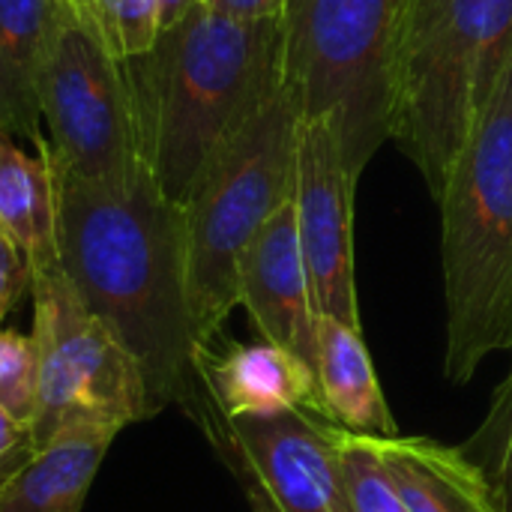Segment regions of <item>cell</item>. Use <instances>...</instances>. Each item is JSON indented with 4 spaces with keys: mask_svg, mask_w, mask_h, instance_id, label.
Instances as JSON below:
<instances>
[{
    "mask_svg": "<svg viewBox=\"0 0 512 512\" xmlns=\"http://www.w3.org/2000/svg\"><path fill=\"white\" fill-rule=\"evenodd\" d=\"M51 171L69 285L135 360L153 417L183 405L198 420L204 390L186 282V210L144 162L114 180Z\"/></svg>",
    "mask_w": 512,
    "mask_h": 512,
    "instance_id": "6da1fadb",
    "label": "cell"
},
{
    "mask_svg": "<svg viewBox=\"0 0 512 512\" xmlns=\"http://www.w3.org/2000/svg\"><path fill=\"white\" fill-rule=\"evenodd\" d=\"M123 69L141 159L183 207L222 141L282 87V18L234 21L201 3Z\"/></svg>",
    "mask_w": 512,
    "mask_h": 512,
    "instance_id": "7a4b0ae2",
    "label": "cell"
},
{
    "mask_svg": "<svg viewBox=\"0 0 512 512\" xmlns=\"http://www.w3.org/2000/svg\"><path fill=\"white\" fill-rule=\"evenodd\" d=\"M447 300L444 375L468 384L512 354V57L438 195Z\"/></svg>",
    "mask_w": 512,
    "mask_h": 512,
    "instance_id": "3957f363",
    "label": "cell"
},
{
    "mask_svg": "<svg viewBox=\"0 0 512 512\" xmlns=\"http://www.w3.org/2000/svg\"><path fill=\"white\" fill-rule=\"evenodd\" d=\"M512 57V0H408L393 138L438 201Z\"/></svg>",
    "mask_w": 512,
    "mask_h": 512,
    "instance_id": "277c9868",
    "label": "cell"
},
{
    "mask_svg": "<svg viewBox=\"0 0 512 512\" xmlns=\"http://www.w3.org/2000/svg\"><path fill=\"white\" fill-rule=\"evenodd\" d=\"M300 114L285 84L252 111L204 165L186 210V282L201 351L240 306V258L261 225L291 201Z\"/></svg>",
    "mask_w": 512,
    "mask_h": 512,
    "instance_id": "5b68a950",
    "label": "cell"
},
{
    "mask_svg": "<svg viewBox=\"0 0 512 512\" xmlns=\"http://www.w3.org/2000/svg\"><path fill=\"white\" fill-rule=\"evenodd\" d=\"M408 0H288L282 84L300 120H330L354 180L393 138Z\"/></svg>",
    "mask_w": 512,
    "mask_h": 512,
    "instance_id": "8992f818",
    "label": "cell"
},
{
    "mask_svg": "<svg viewBox=\"0 0 512 512\" xmlns=\"http://www.w3.org/2000/svg\"><path fill=\"white\" fill-rule=\"evenodd\" d=\"M33 342L39 357V405L30 426V450L66 426H117L153 420V408L135 360L111 330L87 312L63 267L30 279Z\"/></svg>",
    "mask_w": 512,
    "mask_h": 512,
    "instance_id": "52a82bcc",
    "label": "cell"
},
{
    "mask_svg": "<svg viewBox=\"0 0 512 512\" xmlns=\"http://www.w3.org/2000/svg\"><path fill=\"white\" fill-rule=\"evenodd\" d=\"M39 108L54 168L81 180H114L144 162L123 60L78 18L72 3L42 69Z\"/></svg>",
    "mask_w": 512,
    "mask_h": 512,
    "instance_id": "ba28073f",
    "label": "cell"
},
{
    "mask_svg": "<svg viewBox=\"0 0 512 512\" xmlns=\"http://www.w3.org/2000/svg\"><path fill=\"white\" fill-rule=\"evenodd\" d=\"M201 426L234 465L252 512H354L339 465V426L327 417L294 408L210 417Z\"/></svg>",
    "mask_w": 512,
    "mask_h": 512,
    "instance_id": "9c48e42d",
    "label": "cell"
},
{
    "mask_svg": "<svg viewBox=\"0 0 512 512\" xmlns=\"http://www.w3.org/2000/svg\"><path fill=\"white\" fill-rule=\"evenodd\" d=\"M354 192L339 135L330 120H300L294 168V216L318 318L360 327L354 279Z\"/></svg>",
    "mask_w": 512,
    "mask_h": 512,
    "instance_id": "30bf717a",
    "label": "cell"
},
{
    "mask_svg": "<svg viewBox=\"0 0 512 512\" xmlns=\"http://www.w3.org/2000/svg\"><path fill=\"white\" fill-rule=\"evenodd\" d=\"M240 306L264 342L288 348L315 369L318 312L300 249L294 201L279 207L246 246L240 258Z\"/></svg>",
    "mask_w": 512,
    "mask_h": 512,
    "instance_id": "8fae6325",
    "label": "cell"
},
{
    "mask_svg": "<svg viewBox=\"0 0 512 512\" xmlns=\"http://www.w3.org/2000/svg\"><path fill=\"white\" fill-rule=\"evenodd\" d=\"M198 381L204 390V411L198 426L210 417H267L294 408L321 414L315 369L273 342L207 348L198 357ZM324 417V414H321Z\"/></svg>",
    "mask_w": 512,
    "mask_h": 512,
    "instance_id": "7c38bea8",
    "label": "cell"
},
{
    "mask_svg": "<svg viewBox=\"0 0 512 512\" xmlns=\"http://www.w3.org/2000/svg\"><path fill=\"white\" fill-rule=\"evenodd\" d=\"M117 426L78 423L27 450L0 474V512H81Z\"/></svg>",
    "mask_w": 512,
    "mask_h": 512,
    "instance_id": "4fadbf2b",
    "label": "cell"
},
{
    "mask_svg": "<svg viewBox=\"0 0 512 512\" xmlns=\"http://www.w3.org/2000/svg\"><path fill=\"white\" fill-rule=\"evenodd\" d=\"M69 0H0V132L36 144L42 135L39 81Z\"/></svg>",
    "mask_w": 512,
    "mask_h": 512,
    "instance_id": "5bb4252c",
    "label": "cell"
},
{
    "mask_svg": "<svg viewBox=\"0 0 512 512\" xmlns=\"http://www.w3.org/2000/svg\"><path fill=\"white\" fill-rule=\"evenodd\" d=\"M372 441L405 512H501L489 480L462 447L420 435Z\"/></svg>",
    "mask_w": 512,
    "mask_h": 512,
    "instance_id": "9a60e30c",
    "label": "cell"
},
{
    "mask_svg": "<svg viewBox=\"0 0 512 512\" xmlns=\"http://www.w3.org/2000/svg\"><path fill=\"white\" fill-rule=\"evenodd\" d=\"M315 381L321 414L330 423L369 438L399 435L372 354L363 342V330L336 318H318Z\"/></svg>",
    "mask_w": 512,
    "mask_h": 512,
    "instance_id": "2e32d148",
    "label": "cell"
},
{
    "mask_svg": "<svg viewBox=\"0 0 512 512\" xmlns=\"http://www.w3.org/2000/svg\"><path fill=\"white\" fill-rule=\"evenodd\" d=\"M0 231L24 255L33 276L60 264L57 183L45 144L30 156L6 132H0Z\"/></svg>",
    "mask_w": 512,
    "mask_h": 512,
    "instance_id": "e0dca14e",
    "label": "cell"
},
{
    "mask_svg": "<svg viewBox=\"0 0 512 512\" xmlns=\"http://www.w3.org/2000/svg\"><path fill=\"white\" fill-rule=\"evenodd\" d=\"M117 60L144 54L159 36V0H69Z\"/></svg>",
    "mask_w": 512,
    "mask_h": 512,
    "instance_id": "ac0fdd59",
    "label": "cell"
},
{
    "mask_svg": "<svg viewBox=\"0 0 512 512\" xmlns=\"http://www.w3.org/2000/svg\"><path fill=\"white\" fill-rule=\"evenodd\" d=\"M462 450L489 480L501 512H512V366L498 384L480 429L462 444Z\"/></svg>",
    "mask_w": 512,
    "mask_h": 512,
    "instance_id": "d6986e66",
    "label": "cell"
},
{
    "mask_svg": "<svg viewBox=\"0 0 512 512\" xmlns=\"http://www.w3.org/2000/svg\"><path fill=\"white\" fill-rule=\"evenodd\" d=\"M339 465L354 512H405V504L369 435H354L339 426Z\"/></svg>",
    "mask_w": 512,
    "mask_h": 512,
    "instance_id": "ffe728a7",
    "label": "cell"
},
{
    "mask_svg": "<svg viewBox=\"0 0 512 512\" xmlns=\"http://www.w3.org/2000/svg\"><path fill=\"white\" fill-rule=\"evenodd\" d=\"M39 405V357L33 336L0 327V408L30 435Z\"/></svg>",
    "mask_w": 512,
    "mask_h": 512,
    "instance_id": "44dd1931",
    "label": "cell"
},
{
    "mask_svg": "<svg viewBox=\"0 0 512 512\" xmlns=\"http://www.w3.org/2000/svg\"><path fill=\"white\" fill-rule=\"evenodd\" d=\"M30 279H33L30 264L15 249V243L0 231V324L6 312L21 300V294L30 291Z\"/></svg>",
    "mask_w": 512,
    "mask_h": 512,
    "instance_id": "7402d4cb",
    "label": "cell"
},
{
    "mask_svg": "<svg viewBox=\"0 0 512 512\" xmlns=\"http://www.w3.org/2000/svg\"><path fill=\"white\" fill-rule=\"evenodd\" d=\"M288 0H204L207 9L234 21H279Z\"/></svg>",
    "mask_w": 512,
    "mask_h": 512,
    "instance_id": "603a6c76",
    "label": "cell"
},
{
    "mask_svg": "<svg viewBox=\"0 0 512 512\" xmlns=\"http://www.w3.org/2000/svg\"><path fill=\"white\" fill-rule=\"evenodd\" d=\"M30 450V435L0 408V474Z\"/></svg>",
    "mask_w": 512,
    "mask_h": 512,
    "instance_id": "cb8c5ba5",
    "label": "cell"
},
{
    "mask_svg": "<svg viewBox=\"0 0 512 512\" xmlns=\"http://www.w3.org/2000/svg\"><path fill=\"white\" fill-rule=\"evenodd\" d=\"M204 0H159V30L174 27L177 21H183L192 9H198Z\"/></svg>",
    "mask_w": 512,
    "mask_h": 512,
    "instance_id": "d4e9b609",
    "label": "cell"
}]
</instances>
